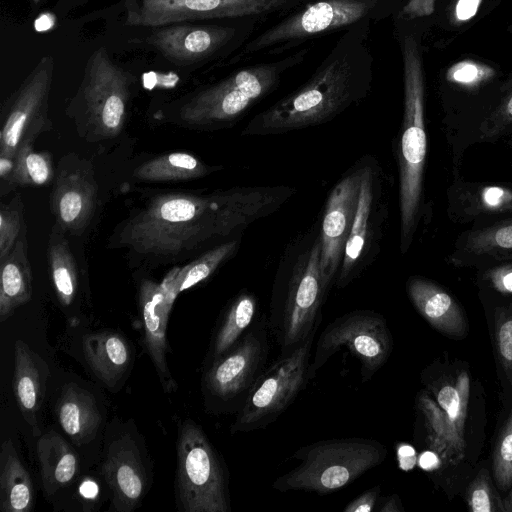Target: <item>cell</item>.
I'll return each instance as SVG.
<instances>
[{
	"label": "cell",
	"mask_w": 512,
	"mask_h": 512,
	"mask_svg": "<svg viewBox=\"0 0 512 512\" xmlns=\"http://www.w3.org/2000/svg\"><path fill=\"white\" fill-rule=\"evenodd\" d=\"M293 193L288 186H244L207 195H157L127 221L120 243L144 255L174 259L242 232L276 212Z\"/></svg>",
	"instance_id": "obj_1"
},
{
	"label": "cell",
	"mask_w": 512,
	"mask_h": 512,
	"mask_svg": "<svg viewBox=\"0 0 512 512\" xmlns=\"http://www.w3.org/2000/svg\"><path fill=\"white\" fill-rule=\"evenodd\" d=\"M373 24L363 21L342 31L307 81L256 114L241 134L278 135L318 126L361 103L374 82Z\"/></svg>",
	"instance_id": "obj_2"
},
{
	"label": "cell",
	"mask_w": 512,
	"mask_h": 512,
	"mask_svg": "<svg viewBox=\"0 0 512 512\" xmlns=\"http://www.w3.org/2000/svg\"><path fill=\"white\" fill-rule=\"evenodd\" d=\"M393 36L402 60L403 117L397 148L400 250L405 254L421 217L427 154L425 129V39L431 18H392Z\"/></svg>",
	"instance_id": "obj_3"
},
{
	"label": "cell",
	"mask_w": 512,
	"mask_h": 512,
	"mask_svg": "<svg viewBox=\"0 0 512 512\" xmlns=\"http://www.w3.org/2000/svg\"><path fill=\"white\" fill-rule=\"evenodd\" d=\"M405 0H304L268 28L256 33L224 66H242L292 52L317 38L363 21L393 18Z\"/></svg>",
	"instance_id": "obj_4"
},
{
	"label": "cell",
	"mask_w": 512,
	"mask_h": 512,
	"mask_svg": "<svg viewBox=\"0 0 512 512\" xmlns=\"http://www.w3.org/2000/svg\"><path fill=\"white\" fill-rule=\"evenodd\" d=\"M311 50L302 46L285 55L239 66L237 70L191 96L180 118L194 128L233 126L280 86L284 76L301 65Z\"/></svg>",
	"instance_id": "obj_5"
},
{
	"label": "cell",
	"mask_w": 512,
	"mask_h": 512,
	"mask_svg": "<svg viewBox=\"0 0 512 512\" xmlns=\"http://www.w3.org/2000/svg\"><path fill=\"white\" fill-rule=\"evenodd\" d=\"M320 229L309 234L292 262L278 272L271 297L269 331L281 354L301 344L321 319V308L331 288L321 270Z\"/></svg>",
	"instance_id": "obj_6"
},
{
	"label": "cell",
	"mask_w": 512,
	"mask_h": 512,
	"mask_svg": "<svg viewBox=\"0 0 512 512\" xmlns=\"http://www.w3.org/2000/svg\"><path fill=\"white\" fill-rule=\"evenodd\" d=\"M386 447L368 438L322 440L299 448L292 455L299 464L279 476L273 488L279 492L306 491L328 494L350 484L380 465Z\"/></svg>",
	"instance_id": "obj_7"
},
{
	"label": "cell",
	"mask_w": 512,
	"mask_h": 512,
	"mask_svg": "<svg viewBox=\"0 0 512 512\" xmlns=\"http://www.w3.org/2000/svg\"><path fill=\"white\" fill-rule=\"evenodd\" d=\"M266 20L241 17L204 23L180 22L154 27L146 43L171 62L205 64L230 58Z\"/></svg>",
	"instance_id": "obj_8"
},
{
	"label": "cell",
	"mask_w": 512,
	"mask_h": 512,
	"mask_svg": "<svg viewBox=\"0 0 512 512\" xmlns=\"http://www.w3.org/2000/svg\"><path fill=\"white\" fill-rule=\"evenodd\" d=\"M177 492L185 512H230L228 476L202 428L185 421L177 442Z\"/></svg>",
	"instance_id": "obj_9"
},
{
	"label": "cell",
	"mask_w": 512,
	"mask_h": 512,
	"mask_svg": "<svg viewBox=\"0 0 512 512\" xmlns=\"http://www.w3.org/2000/svg\"><path fill=\"white\" fill-rule=\"evenodd\" d=\"M132 83V75L101 47L87 61L83 80L70 109L96 138L114 137L124 125Z\"/></svg>",
	"instance_id": "obj_10"
},
{
	"label": "cell",
	"mask_w": 512,
	"mask_h": 512,
	"mask_svg": "<svg viewBox=\"0 0 512 512\" xmlns=\"http://www.w3.org/2000/svg\"><path fill=\"white\" fill-rule=\"evenodd\" d=\"M313 331L293 350L265 368L238 411L231 432H250L274 422L305 386L309 377Z\"/></svg>",
	"instance_id": "obj_11"
},
{
	"label": "cell",
	"mask_w": 512,
	"mask_h": 512,
	"mask_svg": "<svg viewBox=\"0 0 512 512\" xmlns=\"http://www.w3.org/2000/svg\"><path fill=\"white\" fill-rule=\"evenodd\" d=\"M392 347V335L382 314L372 310L345 313L320 334L309 377L313 378L339 349L347 348L360 362L362 382H367L387 362Z\"/></svg>",
	"instance_id": "obj_12"
},
{
	"label": "cell",
	"mask_w": 512,
	"mask_h": 512,
	"mask_svg": "<svg viewBox=\"0 0 512 512\" xmlns=\"http://www.w3.org/2000/svg\"><path fill=\"white\" fill-rule=\"evenodd\" d=\"M304 0H127L125 22L136 27H158L180 22L241 17L268 20L287 14Z\"/></svg>",
	"instance_id": "obj_13"
},
{
	"label": "cell",
	"mask_w": 512,
	"mask_h": 512,
	"mask_svg": "<svg viewBox=\"0 0 512 512\" xmlns=\"http://www.w3.org/2000/svg\"><path fill=\"white\" fill-rule=\"evenodd\" d=\"M378 162L367 156L356 215L335 280L341 289L356 280L380 252L388 219V194Z\"/></svg>",
	"instance_id": "obj_14"
},
{
	"label": "cell",
	"mask_w": 512,
	"mask_h": 512,
	"mask_svg": "<svg viewBox=\"0 0 512 512\" xmlns=\"http://www.w3.org/2000/svg\"><path fill=\"white\" fill-rule=\"evenodd\" d=\"M54 72V60L44 56L7 99L2 109L0 156L15 157L26 143L52 128L48 99Z\"/></svg>",
	"instance_id": "obj_15"
},
{
	"label": "cell",
	"mask_w": 512,
	"mask_h": 512,
	"mask_svg": "<svg viewBox=\"0 0 512 512\" xmlns=\"http://www.w3.org/2000/svg\"><path fill=\"white\" fill-rule=\"evenodd\" d=\"M268 330L263 317L231 349L213 360L205 375V386L212 396L223 402L237 400L243 407L265 369L269 354Z\"/></svg>",
	"instance_id": "obj_16"
},
{
	"label": "cell",
	"mask_w": 512,
	"mask_h": 512,
	"mask_svg": "<svg viewBox=\"0 0 512 512\" xmlns=\"http://www.w3.org/2000/svg\"><path fill=\"white\" fill-rule=\"evenodd\" d=\"M367 156L362 157L331 190L320 227L321 270L331 287L336 280L356 210Z\"/></svg>",
	"instance_id": "obj_17"
},
{
	"label": "cell",
	"mask_w": 512,
	"mask_h": 512,
	"mask_svg": "<svg viewBox=\"0 0 512 512\" xmlns=\"http://www.w3.org/2000/svg\"><path fill=\"white\" fill-rule=\"evenodd\" d=\"M98 186L89 162L75 154L62 157L50 195V209L56 223L73 235H80L90 223Z\"/></svg>",
	"instance_id": "obj_18"
},
{
	"label": "cell",
	"mask_w": 512,
	"mask_h": 512,
	"mask_svg": "<svg viewBox=\"0 0 512 512\" xmlns=\"http://www.w3.org/2000/svg\"><path fill=\"white\" fill-rule=\"evenodd\" d=\"M102 474L112 492L113 509L118 512L133 511L144 494L145 473L139 450L128 434L109 446Z\"/></svg>",
	"instance_id": "obj_19"
},
{
	"label": "cell",
	"mask_w": 512,
	"mask_h": 512,
	"mask_svg": "<svg viewBox=\"0 0 512 512\" xmlns=\"http://www.w3.org/2000/svg\"><path fill=\"white\" fill-rule=\"evenodd\" d=\"M139 307L144 326V341L165 392H173L177 384L170 373L166 354V328L170 311L160 284L143 280L139 290Z\"/></svg>",
	"instance_id": "obj_20"
},
{
	"label": "cell",
	"mask_w": 512,
	"mask_h": 512,
	"mask_svg": "<svg viewBox=\"0 0 512 512\" xmlns=\"http://www.w3.org/2000/svg\"><path fill=\"white\" fill-rule=\"evenodd\" d=\"M504 0H437L426 47L445 49L496 10Z\"/></svg>",
	"instance_id": "obj_21"
},
{
	"label": "cell",
	"mask_w": 512,
	"mask_h": 512,
	"mask_svg": "<svg viewBox=\"0 0 512 512\" xmlns=\"http://www.w3.org/2000/svg\"><path fill=\"white\" fill-rule=\"evenodd\" d=\"M48 375V365L45 361L32 351L27 343L20 339L16 340L13 392L19 410L35 436L40 434L38 413L42 406Z\"/></svg>",
	"instance_id": "obj_22"
},
{
	"label": "cell",
	"mask_w": 512,
	"mask_h": 512,
	"mask_svg": "<svg viewBox=\"0 0 512 512\" xmlns=\"http://www.w3.org/2000/svg\"><path fill=\"white\" fill-rule=\"evenodd\" d=\"M406 290L413 306L433 328L455 337L466 332L462 308L441 286L422 277H411Z\"/></svg>",
	"instance_id": "obj_23"
},
{
	"label": "cell",
	"mask_w": 512,
	"mask_h": 512,
	"mask_svg": "<svg viewBox=\"0 0 512 512\" xmlns=\"http://www.w3.org/2000/svg\"><path fill=\"white\" fill-rule=\"evenodd\" d=\"M450 261L457 266L512 261V218L463 233Z\"/></svg>",
	"instance_id": "obj_24"
},
{
	"label": "cell",
	"mask_w": 512,
	"mask_h": 512,
	"mask_svg": "<svg viewBox=\"0 0 512 512\" xmlns=\"http://www.w3.org/2000/svg\"><path fill=\"white\" fill-rule=\"evenodd\" d=\"M448 210L461 222L512 213V184H455L449 191Z\"/></svg>",
	"instance_id": "obj_25"
},
{
	"label": "cell",
	"mask_w": 512,
	"mask_h": 512,
	"mask_svg": "<svg viewBox=\"0 0 512 512\" xmlns=\"http://www.w3.org/2000/svg\"><path fill=\"white\" fill-rule=\"evenodd\" d=\"M57 417L63 431L77 445L89 442L101 423L95 398L75 383L62 388L57 403Z\"/></svg>",
	"instance_id": "obj_26"
},
{
	"label": "cell",
	"mask_w": 512,
	"mask_h": 512,
	"mask_svg": "<svg viewBox=\"0 0 512 512\" xmlns=\"http://www.w3.org/2000/svg\"><path fill=\"white\" fill-rule=\"evenodd\" d=\"M1 261L0 321L32 297V269L27 255L26 235L20 237Z\"/></svg>",
	"instance_id": "obj_27"
},
{
	"label": "cell",
	"mask_w": 512,
	"mask_h": 512,
	"mask_svg": "<svg viewBox=\"0 0 512 512\" xmlns=\"http://www.w3.org/2000/svg\"><path fill=\"white\" fill-rule=\"evenodd\" d=\"M239 245V238L230 239L212 247L184 267L170 270L160 283L168 310L171 311L179 293L209 278L223 263L237 253Z\"/></svg>",
	"instance_id": "obj_28"
},
{
	"label": "cell",
	"mask_w": 512,
	"mask_h": 512,
	"mask_svg": "<svg viewBox=\"0 0 512 512\" xmlns=\"http://www.w3.org/2000/svg\"><path fill=\"white\" fill-rule=\"evenodd\" d=\"M37 455L45 495L51 497L68 485L78 471V457L58 433L51 431L37 441Z\"/></svg>",
	"instance_id": "obj_29"
},
{
	"label": "cell",
	"mask_w": 512,
	"mask_h": 512,
	"mask_svg": "<svg viewBox=\"0 0 512 512\" xmlns=\"http://www.w3.org/2000/svg\"><path fill=\"white\" fill-rule=\"evenodd\" d=\"M34 504L31 477L11 439L0 447V510L30 512Z\"/></svg>",
	"instance_id": "obj_30"
},
{
	"label": "cell",
	"mask_w": 512,
	"mask_h": 512,
	"mask_svg": "<svg viewBox=\"0 0 512 512\" xmlns=\"http://www.w3.org/2000/svg\"><path fill=\"white\" fill-rule=\"evenodd\" d=\"M83 353L94 374L106 385H114L130 362L125 339L112 332L88 334L83 338Z\"/></svg>",
	"instance_id": "obj_31"
},
{
	"label": "cell",
	"mask_w": 512,
	"mask_h": 512,
	"mask_svg": "<svg viewBox=\"0 0 512 512\" xmlns=\"http://www.w3.org/2000/svg\"><path fill=\"white\" fill-rule=\"evenodd\" d=\"M418 406L424 418L429 448L445 464L457 465L465 457V437L459 434L445 412L427 393L420 394Z\"/></svg>",
	"instance_id": "obj_32"
},
{
	"label": "cell",
	"mask_w": 512,
	"mask_h": 512,
	"mask_svg": "<svg viewBox=\"0 0 512 512\" xmlns=\"http://www.w3.org/2000/svg\"><path fill=\"white\" fill-rule=\"evenodd\" d=\"M64 230L57 224L52 227L48 241V263L59 302L69 306L78 286L77 269Z\"/></svg>",
	"instance_id": "obj_33"
},
{
	"label": "cell",
	"mask_w": 512,
	"mask_h": 512,
	"mask_svg": "<svg viewBox=\"0 0 512 512\" xmlns=\"http://www.w3.org/2000/svg\"><path fill=\"white\" fill-rule=\"evenodd\" d=\"M212 170L192 154L173 152L141 164L133 176L150 182L185 181L203 177Z\"/></svg>",
	"instance_id": "obj_34"
},
{
	"label": "cell",
	"mask_w": 512,
	"mask_h": 512,
	"mask_svg": "<svg viewBox=\"0 0 512 512\" xmlns=\"http://www.w3.org/2000/svg\"><path fill=\"white\" fill-rule=\"evenodd\" d=\"M257 299L251 292L239 293L228 306L213 342V360L231 349L253 325Z\"/></svg>",
	"instance_id": "obj_35"
},
{
	"label": "cell",
	"mask_w": 512,
	"mask_h": 512,
	"mask_svg": "<svg viewBox=\"0 0 512 512\" xmlns=\"http://www.w3.org/2000/svg\"><path fill=\"white\" fill-rule=\"evenodd\" d=\"M54 169L50 153L36 152L34 143L23 145L14 157L10 190L17 186H42L53 180Z\"/></svg>",
	"instance_id": "obj_36"
},
{
	"label": "cell",
	"mask_w": 512,
	"mask_h": 512,
	"mask_svg": "<svg viewBox=\"0 0 512 512\" xmlns=\"http://www.w3.org/2000/svg\"><path fill=\"white\" fill-rule=\"evenodd\" d=\"M470 379L463 371L459 374L454 385H445L436 393V402L445 412L459 434H465Z\"/></svg>",
	"instance_id": "obj_37"
},
{
	"label": "cell",
	"mask_w": 512,
	"mask_h": 512,
	"mask_svg": "<svg viewBox=\"0 0 512 512\" xmlns=\"http://www.w3.org/2000/svg\"><path fill=\"white\" fill-rule=\"evenodd\" d=\"M23 235H26L24 204L20 194H17L0 207V259L10 253Z\"/></svg>",
	"instance_id": "obj_38"
},
{
	"label": "cell",
	"mask_w": 512,
	"mask_h": 512,
	"mask_svg": "<svg viewBox=\"0 0 512 512\" xmlns=\"http://www.w3.org/2000/svg\"><path fill=\"white\" fill-rule=\"evenodd\" d=\"M512 128V72L508 73L496 106L484 117L480 124L481 137L492 140Z\"/></svg>",
	"instance_id": "obj_39"
},
{
	"label": "cell",
	"mask_w": 512,
	"mask_h": 512,
	"mask_svg": "<svg viewBox=\"0 0 512 512\" xmlns=\"http://www.w3.org/2000/svg\"><path fill=\"white\" fill-rule=\"evenodd\" d=\"M466 501L471 512H505L503 500L494 489L486 469H481L468 485Z\"/></svg>",
	"instance_id": "obj_40"
},
{
	"label": "cell",
	"mask_w": 512,
	"mask_h": 512,
	"mask_svg": "<svg viewBox=\"0 0 512 512\" xmlns=\"http://www.w3.org/2000/svg\"><path fill=\"white\" fill-rule=\"evenodd\" d=\"M493 473L498 487L512 485V413L505 422L493 451Z\"/></svg>",
	"instance_id": "obj_41"
},
{
	"label": "cell",
	"mask_w": 512,
	"mask_h": 512,
	"mask_svg": "<svg viewBox=\"0 0 512 512\" xmlns=\"http://www.w3.org/2000/svg\"><path fill=\"white\" fill-rule=\"evenodd\" d=\"M486 280L496 291L512 295V261L501 262L488 267L483 273Z\"/></svg>",
	"instance_id": "obj_42"
},
{
	"label": "cell",
	"mask_w": 512,
	"mask_h": 512,
	"mask_svg": "<svg viewBox=\"0 0 512 512\" xmlns=\"http://www.w3.org/2000/svg\"><path fill=\"white\" fill-rule=\"evenodd\" d=\"M437 0H405L402 8L393 18L419 19L432 18Z\"/></svg>",
	"instance_id": "obj_43"
},
{
	"label": "cell",
	"mask_w": 512,
	"mask_h": 512,
	"mask_svg": "<svg viewBox=\"0 0 512 512\" xmlns=\"http://www.w3.org/2000/svg\"><path fill=\"white\" fill-rule=\"evenodd\" d=\"M380 486H374L357 498L353 499L344 507L345 512H371L376 510V505L380 501Z\"/></svg>",
	"instance_id": "obj_44"
},
{
	"label": "cell",
	"mask_w": 512,
	"mask_h": 512,
	"mask_svg": "<svg viewBox=\"0 0 512 512\" xmlns=\"http://www.w3.org/2000/svg\"><path fill=\"white\" fill-rule=\"evenodd\" d=\"M499 354L506 365L512 364V318L501 323L497 330Z\"/></svg>",
	"instance_id": "obj_45"
},
{
	"label": "cell",
	"mask_w": 512,
	"mask_h": 512,
	"mask_svg": "<svg viewBox=\"0 0 512 512\" xmlns=\"http://www.w3.org/2000/svg\"><path fill=\"white\" fill-rule=\"evenodd\" d=\"M399 465L403 470L413 468L416 463V452L413 447L409 445H402L398 449Z\"/></svg>",
	"instance_id": "obj_46"
},
{
	"label": "cell",
	"mask_w": 512,
	"mask_h": 512,
	"mask_svg": "<svg viewBox=\"0 0 512 512\" xmlns=\"http://www.w3.org/2000/svg\"><path fill=\"white\" fill-rule=\"evenodd\" d=\"M442 460L435 452H425L421 454L419 458V466L427 471L434 470L438 468L441 464Z\"/></svg>",
	"instance_id": "obj_47"
},
{
	"label": "cell",
	"mask_w": 512,
	"mask_h": 512,
	"mask_svg": "<svg viewBox=\"0 0 512 512\" xmlns=\"http://www.w3.org/2000/svg\"><path fill=\"white\" fill-rule=\"evenodd\" d=\"M381 506L377 509L380 512H400L403 511L401 501L397 495H391L387 498H382Z\"/></svg>",
	"instance_id": "obj_48"
},
{
	"label": "cell",
	"mask_w": 512,
	"mask_h": 512,
	"mask_svg": "<svg viewBox=\"0 0 512 512\" xmlns=\"http://www.w3.org/2000/svg\"><path fill=\"white\" fill-rule=\"evenodd\" d=\"M82 494L85 497L93 498L97 494V486L92 482H86L82 486Z\"/></svg>",
	"instance_id": "obj_49"
},
{
	"label": "cell",
	"mask_w": 512,
	"mask_h": 512,
	"mask_svg": "<svg viewBox=\"0 0 512 512\" xmlns=\"http://www.w3.org/2000/svg\"><path fill=\"white\" fill-rule=\"evenodd\" d=\"M505 512H512V489L508 496L503 500Z\"/></svg>",
	"instance_id": "obj_50"
}]
</instances>
